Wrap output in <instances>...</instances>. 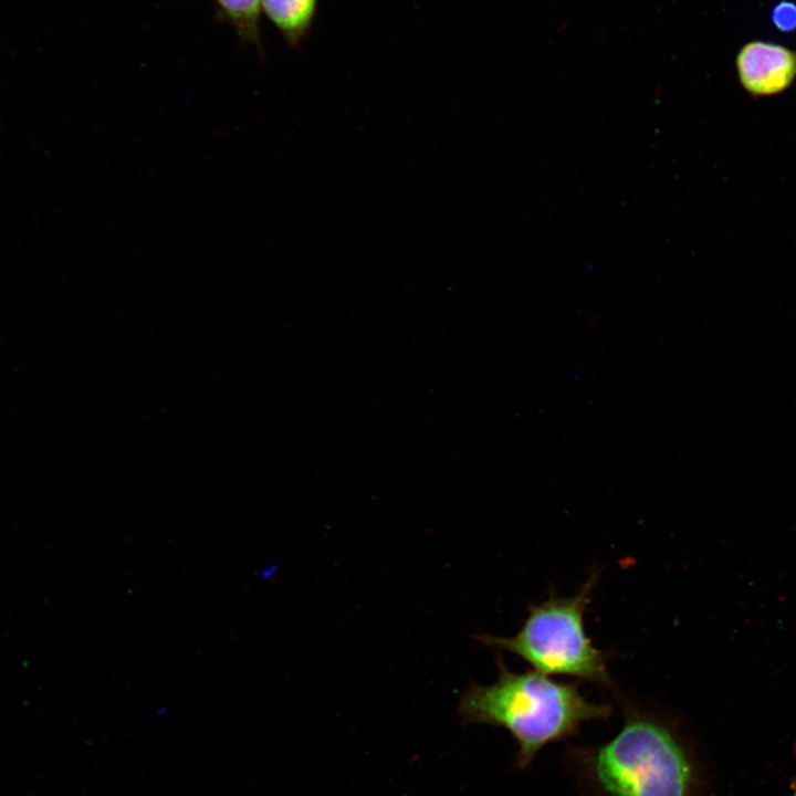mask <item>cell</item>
Segmentation results:
<instances>
[{"instance_id": "obj_6", "label": "cell", "mask_w": 796, "mask_h": 796, "mask_svg": "<svg viewBox=\"0 0 796 796\" xmlns=\"http://www.w3.org/2000/svg\"><path fill=\"white\" fill-rule=\"evenodd\" d=\"M230 19L238 35L243 40L259 44V15L261 0H217Z\"/></svg>"}, {"instance_id": "obj_2", "label": "cell", "mask_w": 796, "mask_h": 796, "mask_svg": "<svg viewBox=\"0 0 796 796\" xmlns=\"http://www.w3.org/2000/svg\"><path fill=\"white\" fill-rule=\"evenodd\" d=\"M499 677L486 685L471 683L462 693L459 712L464 724L505 729L519 745L516 764L527 767L547 744L575 735L590 721L606 720L611 706L588 700L578 684L537 671H511L498 658Z\"/></svg>"}, {"instance_id": "obj_5", "label": "cell", "mask_w": 796, "mask_h": 796, "mask_svg": "<svg viewBox=\"0 0 796 796\" xmlns=\"http://www.w3.org/2000/svg\"><path fill=\"white\" fill-rule=\"evenodd\" d=\"M318 0H261V8L290 42L308 30Z\"/></svg>"}, {"instance_id": "obj_1", "label": "cell", "mask_w": 796, "mask_h": 796, "mask_svg": "<svg viewBox=\"0 0 796 796\" xmlns=\"http://www.w3.org/2000/svg\"><path fill=\"white\" fill-rule=\"evenodd\" d=\"M622 708L612 739L576 751L586 786L599 796H699L696 762L680 727L626 700Z\"/></svg>"}, {"instance_id": "obj_4", "label": "cell", "mask_w": 796, "mask_h": 796, "mask_svg": "<svg viewBox=\"0 0 796 796\" xmlns=\"http://www.w3.org/2000/svg\"><path fill=\"white\" fill-rule=\"evenodd\" d=\"M741 85L754 96L782 93L796 75V56L787 48L767 42L746 43L736 56Z\"/></svg>"}, {"instance_id": "obj_7", "label": "cell", "mask_w": 796, "mask_h": 796, "mask_svg": "<svg viewBox=\"0 0 796 796\" xmlns=\"http://www.w3.org/2000/svg\"><path fill=\"white\" fill-rule=\"evenodd\" d=\"M773 24L782 32L796 30V3L783 0L775 4L771 12Z\"/></svg>"}, {"instance_id": "obj_8", "label": "cell", "mask_w": 796, "mask_h": 796, "mask_svg": "<svg viewBox=\"0 0 796 796\" xmlns=\"http://www.w3.org/2000/svg\"><path fill=\"white\" fill-rule=\"evenodd\" d=\"M793 796H796V786H795V789H794V794H793Z\"/></svg>"}, {"instance_id": "obj_3", "label": "cell", "mask_w": 796, "mask_h": 796, "mask_svg": "<svg viewBox=\"0 0 796 796\" xmlns=\"http://www.w3.org/2000/svg\"><path fill=\"white\" fill-rule=\"evenodd\" d=\"M599 578L595 569L576 595L561 597L554 591L530 605L528 616L512 637L479 635L482 643L516 654L535 671L564 675L601 687H612L608 656L587 636L584 615Z\"/></svg>"}]
</instances>
